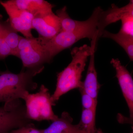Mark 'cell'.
I'll use <instances>...</instances> for the list:
<instances>
[{"instance_id": "cb8c5ba5", "label": "cell", "mask_w": 133, "mask_h": 133, "mask_svg": "<svg viewBox=\"0 0 133 133\" xmlns=\"http://www.w3.org/2000/svg\"><path fill=\"white\" fill-rule=\"evenodd\" d=\"M132 132H131V133H133V127H132Z\"/></svg>"}, {"instance_id": "ac0fdd59", "label": "cell", "mask_w": 133, "mask_h": 133, "mask_svg": "<svg viewBox=\"0 0 133 133\" xmlns=\"http://www.w3.org/2000/svg\"><path fill=\"white\" fill-rule=\"evenodd\" d=\"M79 90L81 93L83 109L96 110L98 101H95L94 99L86 93L83 88H81Z\"/></svg>"}, {"instance_id": "9a60e30c", "label": "cell", "mask_w": 133, "mask_h": 133, "mask_svg": "<svg viewBox=\"0 0 133 133\" xmlns=\"http://www.w3.org/2000/svg\"><path fill=\"white\" fill-rule=\"evenodd\" d=\"M133 17V0L128 5L121 8L112 7L107 13L106 20L109 24L116 22L124 17Z\"/></svg>"}, {"instance_id": "e0dca14e", "label": "cell", "mask_w": 133, "mask_h": 133, "mask_svg": "<svg viewBox=\"0 0 133 133\" xmlns=\"http://www.w3.org/2000/svg\"><path fill=\"white\" fill-rule=\"evenodd\" d=\"M96 110L83 109L79 124L86 133H96L95 115Z\"/></svg>"}, {"instance_id": "5bb4252c", "label": "cell", "mask_w": 133, "mask_h": 133, "mask_svg": "<svg viewBox=\"0 0 133 133\" xmlns=\"http://www.w3.org/2000/svg\"><path fill=\"white\" fill-rule=\"evenodd\" d=\"M102 37L110 38L116 42L125 50L131 61L133 62V36L120 30L118 33H113L104 30Z\"/></svg>"}, {"instance_id": "7a4b0ae2", "label": "cell", "mask_w": 133, "mask_h": 133, "mask_svg": "<svg viewBox=\"0 0 133 133\" xmlns=\"http://www.w3.org/2000/svg\"><path fill=\"white\" fill-rule=\"evenodd\" d=\"M44 67L26 69L15 74L8 71L0 72V102H11L23 99L26 92L35 90L37 84L33 78Z\"/></svg>"}, {"instance_id": "44dd1931", "label": "cell", "mask_w": 133, "mask_h": 133, "mask_svg": "<svg viewBox=\"0 0 133 133\" xmlns=\"http://www.w3.org/2000/svg\"><path fill=\"white\" fill-rule=\"evenodd\" d=\"M10 55H12V50L3 38L0 45V59H4Z\"/></svg>"}, {"instance_id": "ffe728a7", "label": "cell", "mask_w": 133, "mask_h": 133, "mask_svg": "<svg viewBox=\"0 0 133 133\" xmlns=\"http://www.w3.org/2000/svg\"><path fill=\"white\" fill-rule=\"evenodd\" d=\"M122 26L120 30L133 36V17H127L121 19Z\"/></svg>"}, {"instance_id": "7c38bea8", "label": "cell", "mask_w": 133, "mask_h": 133, "mask_svg": "<svg viewBox=\"0 0 133 133\" xmlns=\"http://www.w3.org/2000/svg\"><path fill=\"white\" fill-rule=\"evenodd\" d=\"M73 119L67 112H63L57 119L52 122L43 133H86L78 124H72Z\"/></svg>"}, {"instance_id": "6da1fadb", "label": "cell", "mask_w": 133, "mask_h": 133, "mask_svg": "<svg viewBox=\"0 0 133 133\" xmlns=\"http://www.w3.org/2000/svg\"><path fill=\"white\" fill-rule=\"evenodd\" d=\"M92 52V48L87 44L76 47L71 51L72 59L66 67L57 75V82L55 92L51 95L53 106L61 96L73 89L83 87L82 74L87 59Z\"/></svg>"}, {"instance_id": "2e32d148", "label": "cell", "mask_w": 133, "mask_h": 133, "mask_svg": "<svg viewBox=\"0 0 133 133\" xmlns=\"http://www.w3.org/2000/svg\"><path fill=\"white\" fill-rule=\"evenodd\" d=\"M3 31L4 40L12 51V55L16 57L19 42L22 36L11 26L9 22H0Z\"/></svg>"}, {"instance_id": "3957f363", "label": "cell", "mask_w": 133, "mask_h": 133, "mask_svg": "<svg viewBox=\"0 0 133 133\" xmlns=\"http://www.w3.org/2000/svg\"><path fill=\"white\" fill-rule=\"evenodd\" d=\"M103 11L90 25L84 28L76 31H61L49 40L41 37L51 60L62 51L70 48L81 39L87 38L92 41L101 37L100 23Z\"/></svg>"}, {"instance_id": "4fadbf2b", "label": "cell", "mask_w": 133, "mask_h": 133, "mask_svg": "<svg viewBox=\"0 0 133 133\" xmlns=\"http://www.w3.org/2000/svg\"><path fill=\"white\" fill-rule=\"evenodd\" d=\"M10 3L19 9L25 10L33 15L52 11L53 5L44 0H9Z\"/></svg>"}, {"instance_id": "ba28073f", "label": "cell", "mask_w": 133, "mask_h": 133, "mask_svg": "<svg viewBox=\"0 0 133 133\" xmlns=\"http://www.w3.org/2000/svg\"><path fill=\"white\" fill-rule=\"evenodd\" d=\"M0 4L8 15L9 23L12 28L22 33L25 38L33 37L31 30L34 16L27 11L19 9L8 1H0Z\"/></svg>"}, {"instance_id": "277c9868", "label": "cell", "mask_w": 133, "mask_h": 133, "mask_svg": "<svg viewBox=\"0 0 133 133\" xmlns=\"http://www.w3.org/2000/svg\"><path fill=\"white\" fill-rule=\"evenodd\" d=\"M23 99L25 101L27 117L30 120L52 122L59 118L53 112L51 95L48 88L44 85L41 86L38 92H26Z\"/></svg>"}, {"instance_id": "d4e9b609", "label": "cell", "mask_w": 133, "mask_h": 133, "mask_svg": "<svg viewBox=\"0 0 133 133\" xmlns=\"http://www.w3.org/2000/svg\"></svg>"}, {"instance_id": "9c48e42d", "label": "cell", "mask_w": 133, "mask_h": 133, "mask_svg": "<svg viewBox=\"0 0 133 133\" xmlns=\"http://www.w3.org/2000/svg\"><path fill=\"white\" fill-rule=\"evenodd\" d=\"M32 29L37 31L39 37L47 40L53 38L61 31L59 18L52 11L35 16Z\"/></svg>"}, {"instance_id": "d6986e66", "label": "cell", "mask_w": 133, "mask_h": 133, "mask_svg": "<svg viewBox=\"0 0 133 133\" xmlns=\"http://www.w3.org/2000/svg\"><path fill=\"white\" fill-rule=\"evenodd\" d=\"M10 133H43V129L36 128L33 123H30L23 127L15 129Z\"/></svg>"}, {"instance_id": "52a82bcc", "label": "cell", "mask_w": 133, "mask_h": 133, "mask_svg": "<svg viewBox=\"0 0 133 133\" xmlns=\"http://www.w3.org/2000/svg\"><path fill=\"white\" fill-rule=\"evenodd\" d=\"M116 71V77L129 109V117L118 114L117 119L119 123L131 124L133 127V78L127 68L118 58L111 61Z\"/></svg>"}, {"instance_id": "8fae6325", "label": "cell", "mask_w": 133, "mask_h": 133, "mask_svg": "<svg viewBox=\"0 0 133 133\" xmlns=\"http://www.w3.org/2000/svg\"><path fill=\"white\" fill-rule=\"evenodd\" d=\"M97 42L95 41L91 42V46L92 48V52L90 57V62L87 73L85 79L83 82L82 87L86 93L96 101H97L98 94L100 87L98 82L97 74L95 64V54Z\"/></svg>"}, {"instance_id": "603a6c76", "label": "cell", "mask_w": 133, "mask_h": 133, "mask_svg": "<svg viewBox=\"0 0 133 133\" xmlns=\"http://www.w3.org/2000/svg\"><path fill=\"white\" fill-rule=\"evenodd\" d=\"M96 133H104L102 132V130L100 129H97V131H96Z\"/></svg>"}, {"instance_id": "7402d4cb", "label": "cell", "mask_w": 133, "mask_h": 133, "mask_svg": "<svg viewBox=\"0 0 133 133\" xmlns=\"http://www.w3.org/2000/svg\"><path fill=\"white\" fill-rule=\"evenodd\" d=\"M3 38H4V36H3V31L2 28L0 24V45L2 43Z\"/></svg>"}, {"instance_id": "30bf717a", "label": "cell", "mask_w": 133, "mask_h": 133, "mask_svg": "<svg viewBox=\"0 0 133 133\" xmlns=\"http://www.w3.org/2000/svg\"><path fill=\"white\" fill-rule=\"evenodd\" d=\"M65 6L56 12L59 18L61 24V31H74L84 28L90 25L102 12L103 10L99 7L95 8L90 17L84 21H79L72 19L70 17Z\"/></svg>"}, {"instance_id": "5b68a950", "label": "cell", "mask_w": 133, "mask_h": 133, "mask_svg": "<svg viewBox=\"0 0 133 133\" xmlns=\"http://www.w3.org/2000/svg\"><path fill=\"white\" fill-rule=\"evenodd\" d=\"M16 57L21 60L23 67L26 69L43 68L44 64L51 61L40 37L26 38L22 37Z\"/></svg>"}, {"instance_id": "8992f818", "label": "cell", "mask_w": 133, "mask_h": 133, "mask_svg": "<svg viewBox=\"0 0 133 133\" xmlns=\"http://www.w3.org/2000/svg\"><path fill=\"white\" fill-rule=\"evenodd\" d=\"M30 123L31 120L27 117L25 105L21 99L5 103L0 107V133H9Z\"/></svg>"}]
</instances>
